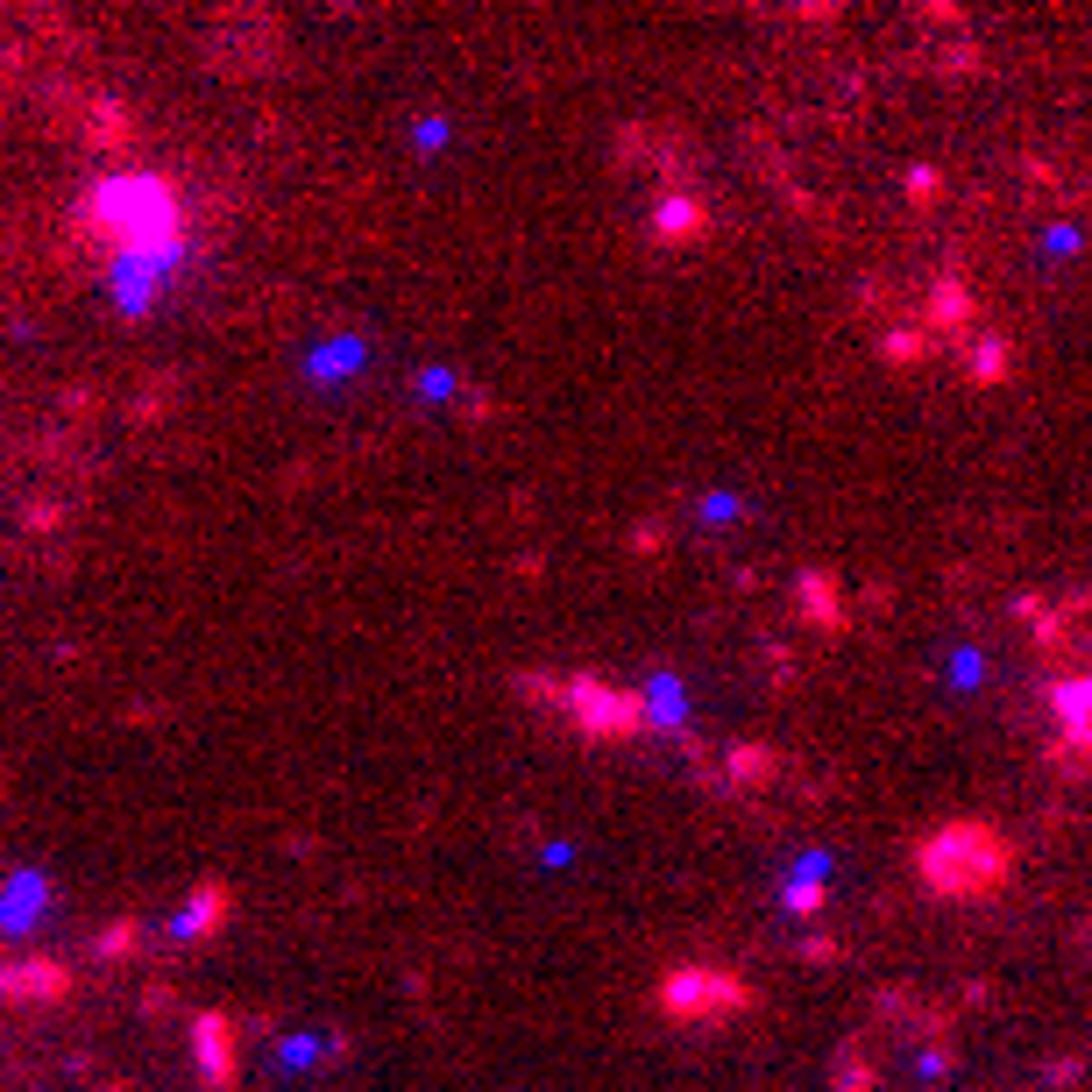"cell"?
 Segmentation results:
<instances>
[{
	"label": "cell",
	"mask_w": 1092,
	"mask_h": 1092,
	"mask_svg": "<svg viewBox=\"0 0 1092 1092\" xmlns=\"http://www.w3.org/2000/svg\"><path fill=\"white\" fill-rule=\"evenodd\" d=\"M660 1008H667V1022H681V1028H710V1022H731V1014L752 1008V986H745L738 972L688 965V972H675V979L660 986Z\"/></svg>",
	"instance_id": "277c9868"
},
{
	"label": "cell",
	"mask_w": 1092,
	"mask_h": 1092,
	"mask_svg": "<svg viewBox=\"0 0 1092 1092\" xmlns=\"http://www.w3.org/2000/svg\"><path fill=\"white\" fill-rule=\"evenodd\" d=\"M916 873L936 901H986L1014 880V844L1000 823L979 816H951L916 844Z\"/></svg>",
	"instance_id": "3957f363"
},
{
	"label": "cell",
	"mask_w": 1092,
	"mask_h": 1092,
	"mask_svg": "<svg viewBox=\"0 0 1092 1092\" xmlns=\"http://www.w3.org/2000/svg\"><path fill=\"white\" fill-rule=\"evenodd\" d=\"M518 696L582 745H632L653 731V702L596 667H532V675H518Z\"/></svg>",
	"instance_id": "7a4b0ae2"
},
{
	"label": "cell",
	"mask_w": 1092,
	"mask_h": 1092,
	"mask_svg": "<svg viewBox=\"0 0 1092 1092\" xmlns=\"http://www.w3.org/2000/svg\"><path fill=\"white\" fill-rule=\"evenodd\" d=\"M65 242L100 271L128 263H171L185 249V192L157 171H107L71 199Z\"/></svg>",
	"instance_id": "6da1fadb"
},
{
	"label": "cell",
	"mask_w": 1092,
	"mask_h": 1092,
	"mask_svg": "<svg viewBox=\"0 0 1092 1092\" xmlns=\"http://www.w3.org/2000/svg\"><path fill=\"white\" fill-rule=\"evenodd\" d=\"M1043 702H1050V752L1065 767H1092V675L1050 681Z\"/></svg>",
	"instance_id": "5b68a950"
}]
</instances>
